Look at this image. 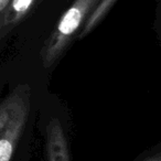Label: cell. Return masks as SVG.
I'll return each instance as SVG.
<instances>
[{
	"label": "cell",
	"instance_id": "cell-3",
	"mask_svg": "<svg viewBox=\"0 0 161 161\" xmlns=\"http://www.w3.org/2000/svg\"><path fill=\"white\" fill-rule=\"evenodd\" d=\"M47 161H69L66 137L58 118H52L47 126Z\"/></svg>",
	"mask_w": 161,
	"mask_h": 161
},
{
	"label": "cell",
	"instance_id": "cell-2",
	"mask_svg": "<svg viewBox=\"0 0 161 161\" xmlns=\"http://www.w3.org/2000/svg\"><path fill=\"white\" fill-rule=\"evenodd\" d=\"M99 1L101 0H75L64 12L41 50V60L45 69L51 67L60 60Z\"/></svg>",
	"mask_w": 161,
	"mask_h": 161
},
{
	"label": "cell",
	"instance_id": "cell-6",
	"mask_svg": "<svg viewBox=\"0 0 161 161\" xmlns=\"http://www.w3.org/2000/svg\"><path fill=\"white\" fill-rule=\"evenodd\" d=\"M141 161H161V151L157 152V153L152 154V156L147 157V158H145Z\"/></svg>",
	"mask_w": 161,
	"mask_h": 161
},
{
	"label": "cell",
	"instance_id": "cell-5",
	"mask_svg": "<svg viewBox=\"0 0 161 161\" xmlns=\"http://www.w3.org/2000/svg\"><path fill=\"white\" fill-rule=\"evenodd\" d=\"M116 3V0H101L97 6L95 7V9L93 10V12L90 14V17L86 20L85 25H83V29L80 33V38H84L86 36L99 22L101 20L106 16L110 8L114 6V3Z\"/></svg>",
	"mask_w": 161,
	"mask_h": 161
},
{
	"label": "cell",
	"instance_id": "cell-1",
	"mask_svg": "<svg viewBox=\"0 0 161 161\" xmlns=\"http://www.w3.org/2000/svg\"><path fill=\"white\" fill-rule=\"evenodd\" d=\"M30 91L20 85L0 104V161H11L30 110Z\"/></svg>",
	"mask_w": 161,
	"mask_h": 161
},
{
	"label": "cell",
	"instance_id": "cell-4",
	"mask_svg": "<svg viewBox=\"0 0 161 161\" xmlns=\"http://www.w3.org/2000/svg\"><path fill=\"white\" fill-rule=\"evenodd\" d=\"M36 0H11L0 16V39L9 33L30 11Z\"/></svg>",
	"mask_w": 161,
	"mask_h": 161
},
{
	"label": "cell",
	"instance_id": "cell-7",
	"mask_svg": "<svg viewBox=\"0 0 161 161\" xmlns=\"http://www.w3.org/2000/svg\"><path fill=\"white\" fill-rule=\"evenodd\" d=\"M10 1H11V0H0V16L3 14V12L5 11L6 8L8 7Z\"/></svg>",
	"mask_w": 161,
	"mask_h": 161
}]
</instances>
